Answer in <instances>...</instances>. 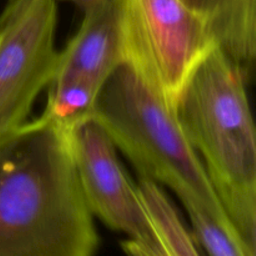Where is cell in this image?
<instances>
[{"label":"cell","instance_id":"obj_1","mask_svg":"<svg viewBox=\"0 0 256 256\" xmlns=\"http://www.w3.org/2000/svg\"><path fill=\"white\" fill-rule=\"evenodd\" d=\"M70 132L42 119L0 142V256H95Z\"/></svg>","mask_w":256,"mask_h":256},{"label":"cell","instance_id":"obj_2","mask_svg":"<svg viewBox=\"0 0 256 256\" xmlns=\"http://www.w3.org/2000/svg\"><path fill=\"white\" fill-rule=\"evenodd\" d=\"M245 78L215 46L192 75L175 110L230 222L256 256V134Z\"/></svg>","mask_w":256,"mask_h":256},{"label":"cell","instance_id":"obj_3","mask_svg":"<svg viewBox=\"0 0 256 256\" xmlns=\"http://www.w3.org/2000/svg\"><path fill=\"white\" fill-rule=\"evenodd\" d=\"M92 119L140 178L168 186L182 205H194L232 225L204 164L182 132L176 110L148 89L129 68L120 65L102 85Z\"/></svg>","mask_w":256,"mask_h":256},{"label":"cell","instance_id":"obj_4","mask_svg":"<svg viewBox=\"0 0 256 256\" xmlns=\"http://www.w3.org/2000/svg\"><path fill=\"white\" fill-rule=\"evenodd\" d=\"M122 65L172 109L202 60L218 46L182 0H118Z\"/></svg>","mask_w":256,"mask_h":256},{"label":"cell","instance_id":"obj_5","mask_svg":"<svg viewBox=\"0 0 256 256\" xmlns=\"http://www.w3.org/2000/svg\"><path fill=\"white\" fill-rule=\"evenodd\" d=\"M56 0H39L0 25V142L29 122L32 105L55 76Z\"/></svg>","mask_w":256,"mask_h":256},{"label":"cell","instance_id":"obj_6","mask_svg":"<svg viewBox=\"0 0 256 256\" xmlns=\"http://www.w3.org/2000/svg\"><path fill=\"white\" fill-rule=\"evenodd\" d=\"M69 134L80 185L92 215L129 239L160 245L136 186L120 165L116 148L106 132L92 118Z\"/></svg>","mask_w":256,"mask_h":256},{"label":"cell","instance_id":"obj_7","mask_svg":"<svg viewBox=\"0 0 256 256\" xmlns=\"http://www.w3.org/2000/svg\"><path fill=\"white\" fill-rule=\"evenodd\" d=\"M120 65L122 58L118 0H110L84 12L79 32L59 52L54 80L84 78L102 88Z\"/></svg>","mask_w":256,"mask_h":256},{"label":"cell","instance_id":"obj_8","mask_svg":"<svg viewBox=\"0 0 256 256\" xmlns=\"http://www.w3.org/2000/svg\"><path fill=\"white\" fill-rule=\"evenodd\" d=\"M218 46L248 74L256 58V0H182Z\"/></svg>","mask_w":256,"mask_h":256},{"label":"cell","instance_id":"obj_9","mask_svg":"<svg viewBox=\"0 0 256 256\" xmlns=\"http://www.w3.org/2000/svg\"><path fill=\"white\" fill-rule=\"evenodd\" d=\"M136 189L152 232L164 254L166 256H200L194 239L188 232L174 205L159 184L140 178Z\"/></svg>","mask_w":256,"mask_h":256},{"label":"cell","instance_id":"obj_10","mask_svg":"<svg viewBox=\"0 0 256 256\" xmlns=\"http://www.w3.org/2000/svg\"><path fill=\"white\" fill-rule=\"evenodd\" d=\"M100 90L99 85L84 78H59L50 85L40 119L70 132L80 122L92 119Z\"/></svg>","mask_w":256,"mask_h":256},{"label":"cell","instance_id":"obj_11","mask_svg":"<svg viewBox=\"0 0 256 256\" xmlns=\"http://www.w3.org/2000/svg\"><path fill=\"white\" fill-rule=\"evenodd\" d=\"M38 2L39 0H8L6 5L0 15V25L19 19Z\"/></svg>","mask_w":256,"mask_h":256},{"label":"cell","instance_id":"obj_12","mask_svg":"<svg viewBox=\"0 0 256 256\" xmlns=\"http://www.w3.org/2000/svg\"><path fill=\"white\" fill-rule=\"evenodd\" d=\"M122 248L128 256H166L160 245H149L134 239L122 242Z\"/></svg>","mask_w":256,"mask_h":256},{"label":"cell","instance_id":"obj_13","mask_svg":"<svg viewBox=\"0 0 256 256\" xmlns=\"http://www.w3.org/2000/svg\"><path fill=\"white\" fill-rule=\"evenodd\" d=\"M62 2H72V4L76 5L79 9H82V12H89V10L95 9V8L105 4V2H110V0H62Z\"/></svg>","mask_w":256,"mask_h":256}]
</instances>
